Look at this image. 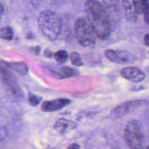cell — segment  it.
Listing matches in <instances>:
<instances>
[{
    "instance_id": "6da1fadb",
    "label": "cell",
    "mask_w": 149,
    "mask_h": 149,
    "mask_svg": "<svg viewBox=\"0 0 149 149\" xmlns=\"http://www.w3.org/2000/svg\"><path fill=\"white\" fill-rule=\"evenodd\" d=\"M84 12L96 37L101 40L108 39L111 28L102 5L96 0H88L84 5Z\"/></svg>"
},
{
    "instance_id": "7a4b0ae2",
    "label": "cell",
    "mask_w": 149,
    "mask_h": 149,
    "mask_svg": "<svg viewBox=\"0 0 149 149\" xmlns=\"http://www.w3.org/2000/svg\"><path fill=\"white\" fill-rule=\"evenodd\" d=\"M38 26L41 33L48 40H55L62 28L61 17L55 12L45 10L40 13L38 17Z\"/></svg>"
},
{
    "instance_id": "3957f363",
    "label": "cell",
    "mask_w": 149,
    "mask_h": 149,
    "mask_svg": "<svg viewBox=\"0 0 149 149\" xmlns=\"http://www.w3.org/2000/svg\"><path fill=\"white\" fill-rule=\"evenodd\" d=\"M74 33L77 42L84 47H93L96 41V36L87 19L78 18L74 23Z\"/></svg>"
},
{
    "instance_id": "277c9868",
    "label": "cell",
    "mask_w": 149,
    "mask_h": 149,
    "mask_svg": "<svg viewBox=\"0 0 149 149\" xmlns=\"http://www.w3.org/2000/svg\"><path fill=\"white\" fill-rule=\"evenodd\" d=\"M125 140L130 149H141L143 136L139 122L130 120L125 129Z\"/></svg>"
},
{
    "instance_id": "5b68a950",
    "label": "cell",
    "mask_w": 149,
    "mask_h": 149,
    "mask_svg": "<svg viewBox=\"0 0 149 149\" xmlns=\"http://www.w3.org/2000/svg\"><path fill=\"white\" fill-rule=\"evenodd\" d=\"M111 26V30L121 19V8L119 0H102L101 4Z\"/></svg>"
},
{
    "instance_id": "8992f818",
    "label": "cell",
    "mask_w": 149,
    "mask_h": 149,
    "mask_svg": "<svg viewBox=\"0 0 149 149\" xmlns=\"http://www.w3.org/2000/svg\"><path fill=\"white\" fill-rule=\"evenodd\" d=\"M120 74L123 78L135 83L141 81L146 77L145 74L140 69L133 66L122 69Z\"/></svg>"
},
{
    "instance_id": "52a82bcc",
    "label": "cell",
    "mask_w": 149,
    "mask_h": 149,
    "mask_svg": "<svg viewBox=\"0 0 149 149\" xmlns=\"http://www.w3.org/2000/svg\"><path fill=\"white\" fill-rule=\"evenodd\" d=\"M70 103L67 98H58L50 101H45L42 103L41 108L44 112H54L59 110Z\"/></svg>"
},
{
    "instance_id": "ba28073f",
    "label": "cell",
    "mask_w": 149,
    "mask_h": 149,
    "mask_svg": "<svg viewBox=\"0 0 149 149\" xmlns=\"http://www.w3.org/2000/svg\"><path fill=\"white\" fill-rule=\"evenodd\" d=\"M1 80L12 97L17 100L22 98L23 96V92L14 78L1 77Z\"/></svg>"
},
{
    "instance_id": "9c48e42d",
    "label": "cell",
    "mask_w": 149,
    "mask_h": 149,
    "mask_svg": "<svg viewBox=\"0 0 149 149\" xmlns=\"http://www.w3.org/2000/svg\"><path fill=\"white\" fill-rule=\"evenodd\" d=\"M105 55L109 61L117 63H126L130 61L129 54L125 51H119L111 49L105 51Z\"/></svg>"
},
{
    "instance_id": "30bf717a",
    "label": "cell",
    "mask_w": 149,
    "mask_h": 149,
    "mask_svg": "<svg viewBox=\"0 0 149 149\" xmlns=\"http://www.w3.org/2000/svg\"><path fill=\"white\" fill-rule=\"evenodd\" d=\"M0 65L9 70H14L21 75L26 74L29 71L27 65L23 62H6L0 61Z\"/></svg>"
},
{
    "instance_id": "8fae6325",
    "label": "cell",
    "mask_w": 149,
    "mask_h": 149,
    "mask_svg": "<svg viewBox=\"0 0 149 149\" xmlns=\"http://www.w3.org/2000/svg\"><path fill=\"white\" fill-rule=\"evenodd\" d=\"M77 125L74 122L64 118L58 119L54 123L53 127L58 133L63 134L67 131L75 129Z\"/></svg>"
},
{
    "instance_id": "7c38bea8",
    "label": "cell",
    "mask_w": 149,
    "mask_h": 149,
    "mask_svg": "<svg viewBox=\"0 0 149 149\" xmlns=\"http://www.w3.org/2000/svg\"><path fill=\"white\" fill-rule=\"evenodd\" d=\"M143 102V101H135L132 102H127L124 104H120L117 106L113 109V114L117 117H120L127 113L131 107L136 106L137 105H140Z\"/></svg>"
},
{
    "instance_id": "4fadbf2b",
    "label": "cell",
    "mask_w": 149,
    "mask_h": 149,
    "mask_svg": "<svg viewBox=\"0 0 149 149\" xmlns=\"http://www.w3.org/2000/svg\"><path fill=\"white\" fill-rule=\"evenodd\" d=\"M51 72L58 78H66L74 76L77 74L76 72L72 68L68 66L62 67L59 72L51 70Z\"/></svg>"
},
{
    "instance_id": "5bb4252c",
    "label": "cell",
    "mask_w": 149,
    "mask_h": 149,
    "mask_svg": "<svg viewBox=\"0 0 149 149\" xmlns=\"http://www.w3.org/2000/svg\"><path fill=\"white\" fill-rule=\"evenodd\" d=\"M13 30L9 26H5L0 29V37L2 39L10 41L13 39Z\"/></svg>"
},
{
    "instance_id": "9a60e30c",
    "label": "cell",
    "mask_w": 149,
    "mask_h": 149,
    "mask_svg": "<svg viewBox=\"0 0 149 149\" xmlns=\"http://www.w3.org/2000/svg\"><path fill=\"white\" fill-rule=\"evenodd\" d=\"M53 57L57 62L63 63L68 60L69 55L65 50H59L54 54Z\"/></svg>"
},
{
    "instance_id": "2e32d148",
    "label": "cell",
    "mask_w": 149,
    "mask_h": 149,
    "mask_svg": "<svg viewBox=\"0 0 149 149\" xmlns=\"http://www.w3.org/2000/svg\"><path fill=\"white\" fill-rule=\"evenodd\" d=\"M140 5L141 12L146 23L149 22V0H140Z\"/></svg>"
},
{
    "instance_id": "e0dca14e",
    "label": "cell",
    "mask_w": 149,
    "mask_h": 149,
    "mask_svg": "<svg viewBox=\"0 0 149 149\" xmlns=\"http://www.w3.org/2000/svg\"><path fill=\"white\" fill-rule=\"evenodd\" d=\"M70 61L71 63L76 66H81L83 65V62L79 55L76 52H73L70 54Z\"/></svg>"
},
{
    "instance_id": "ac0fdd59",
    "label": "cell",
    "mask_w": 149,
    "mask_h": 149,
    "mask_svg": "<svg viewBox=\"0 0 149 149\" xmlns=\"http://www.w3.org/2000/svg\"><path fill=\"white\" fill-rule=\"evenodd\" d=\"M41 100H42V98L38 95H37L33 94H29V98H28L29 102L31 105L33 107H36L40 103Z\"/></svg>"
},
{
    "instance_id": "d6986e66",
    "label": "cell",
    "mask_w": 149,
    "mask_h": 149,
    "mask_svg": "<svg viewBox=\"0 0 149 149\" xmlns=\"http://www.w3.org/2000/svg\"><path fill=\"white\" fill-rule=\"evenodd\" d=\"M0 75L1 77H9V78H14V76L13 73L8 69L0 65Z\"/></svg>"
},
{
    "instance_id": "ffe728a7",
    "label": "cell",
    "mask_w": 149,
    "mask_h": 149,
    "mask_svg": "<svg viewBox=\"0 0 149 149\" xmlns=\"http://www.w3.org/2000/svg\"><path fill=\"white\" fill-rule=\"evenodd\" d=\"M8 132L5 127H0V141L3 140L7 135Z\"/></svg>"
},
{
    "instance_id": "44dd1931",
    "label": "cell",
    "mask_w": 149,
    "mask_h": 149,
    "mask_svg": "<svg viewBox=\"0 0 149 149\" xmlns=\"http://www.w3.org/2000/svg\"><path fill=\"white\" fill-rule=\"evenodd\" d=\"M30 50L34 54H38L40 51V46H38V45L33 46L30 48Z\"/></svg>"
},
{
    "instance_id": "7402d4cb",
    "label": "cell",
    "mask_w": 149,
    "mask_h": 149,
    "mask_svg": "<svg viewBox=\"0 0 149 149\" xmlns=\"http://www.w3.org/2000/svg\"><path fill=\"white\" fill-rule=\"evenodd\" d=\"M44 54L47 58H51L54 56V53L49 49H45L44 52Z\"/></svg>"
},
{
    "instance_id": "603a6c76",
    "label": "cell",
    "mask_w": 149,
    "mask_h": 149,
    "mask_svg": "<svg viewBox=\"0 0 149 149\" xmlns=\"http://www.w3.org/2000/svg\"><path fill=\"white\" fill-rule=\"evenodd\" d=\"M143 42L144 44L149 47V34H146L143 37Z\"/></svg>"
},
{
    "instance_id": "cb8c5ba5",
    "label": "cell",
    "mask_w": 149,
    "mask_h": 149,
    "mask_svg": "<svg viewBox=\"0 0 149 149\" xmlns=\"http://www.w3.org/2000/svg\"><path fill=\"white\" fill-rule=\"evenodd\" d=\"M80 147L77 143H72L70 144L67 149H79Z\"/></svg>"
},
{
    "instance_id": "d4e9b609",
    "label": "cell",
    "mask_w": 149,
    "mask_h": 149,
    "mask_svg": "<svg viewBox=\"0 0 149 149\" xmlns=\"http://www.w3.org/2000/svg\"><path fill=\"white\" fill-rule=\"evenodd\" d=\"M42 1V0H30L31 4L35 6H37Z\"/></svg>"
},
{
    "instance_id": "484cf974",
    "label": "cell",
    "mask_w": 149,
    "mask_h": 149,
    "mask_svg": "<svg viewBox=\"0 0 149 149\" xmlns=\"http://www.w3.org/2000/svg\"><path fill=\"white\" fill-rule=\"evenodd\" d=\"M3 7L2 6V5L0 3V21H1V17H2V16L3 15Z\"/></svg>"
},
{
    "instance_id": "4316f807",
    "label": "cell",
    "mask_w": 149,
    "mask_h": 149,
    "mask_svg": "<svg viewBox=\"0 0 149 149\" xmlns=\"http://www.w3.org/2000/svg\"><path fill=\"white\" fill-rule=\"evenodd\" d=\"M28 40H30V39H33L34 38V36H33V34L32 33H27V35L26 36Z\"/></svg>"
},
{
    "instance_id": "83f0119b",
    "label": "cell",
    "mask_w": 149,
    "mask_h": 149,
    "mask_svg": "<svg viewBox=\"0 0 149 149\" xmlns=\"http://www.w3.org/2000/svg\"><path fill=\"white\" fill-rule=\"evenodd\" d=\"M146 149H149V146H148L146 147Z\"/></svg>"
},
{
    "instance_id": "f1b7e54d",
    "label": "cell",
    "mask_w": 149,
    "mask_h": 149,
    "mask_svg": "<svg viewBox=\"0 0 149 149\" xmlns=\"http://www.w3.org/2000/svg\"><path fill=\"white\" fill-rule=\"evenodd\" d=\"M148 24H149V22H148Z\"/></svg>"
},
{
    "instance_id": "f546056e",
    "label": "cell",
    "mask_w": 149,
    "mask_h": 149,
    "mask_svg": "<svg viewBox=\"0 0 149 149\" xmlns=\"http://www.w3.org/2000/svg\"><path fill=\"white\" fill-rule=\"evenodd\" d=\"M148 54H149V52H148Z\"/></svg>"
}]
</instances>
